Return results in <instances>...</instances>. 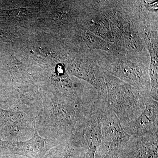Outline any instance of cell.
Segmentation results:
<instances>
[{
    "label": "cell",
    "mask_w": 158,
    "mask_h": 158,
    "mask_svg": "<svg viewBox=\"0 0 158 158\" xmlns=\"http://www.w3.org/2000/svg\"><path fill=\"white\" fill-rule=\"evenodd\" d=\"M62 143L58 140L41 137L37 132L35 125L34 135L28 140H0V156L12 155L27 158H42L51 148Z\"/></svg>",
    "instance_id": "7"
},
{
    "label": "cell",
    "mask_w": 158,
    "mask_h": 158,
    "mask_svg": "<svg viewBox=\"0 0 158 158\" xmlns=\"http://www.w3.org/2000/svg\"><path fill=\"white\" fill-rule=\"evenodd\" d=\"M106 102L98 97L76 126L69 141L82 148L90 158H94L102 141L103 116Z\"/></svg>",
    "instance_id": "4"
},
{
    "label": "cell",
    "mask_w": 158,
    "mask_h": 158,
    "mask_svg": "<svg viewBox=\"0 0 158 158\" xmlns=\"http://www.w3.org/2000/svg\"><path fill=\"white\" fill-rule=\"evenodd\" d=\"M81 158H90L89 156H88V154L86 153V152H85L84 154L83 155V156H82L81 157Z\"/></svg>",
    "instance_id": "14"
},
{
    "label": "cell",
    "mask_w": 158,
    "mask_h": 158,
    "mask_svg": "<svg viewBox=\"0 0 158 158\" xmlns=\"http://www.w3.org/2000/svg\"><path fill=\"white\" fill-rule=\"evenodd\" d=\"M102 136L101 144L97 152L102 156H118L131 138L124 131L120 119L107 104L103 116Z\"/></svg>",
    "instance_id": "6"
},
{
    "label": "cell",
    "mask_w": 158,
    "mask_h": 158,
    "mask_svg": "<svg viewBox=\"0 0 158 158\" xmlns=\"http://www.w3.org/2000/svg\"><path fill=\"white\" fill-rule=\"evenodd\" d=\"M104 157L106 158H119L117 156L114 155H107L104 156Z\"/></svg>",
    "instance_id": "12"
},
{
    "label": "cell",
    "mask_w": 158,
    "mask_h": 158,
    "mask_svg": "<svg viewBox=\"0 0 158 158\" xmlns=\"http://www.w3.org/2000/svg\"><path fill=\"white\" fill-rule=\"evenodd\" d=\"M37 115L27 107L18 106L10 110L0 107V131L8 141H20L33 135Z\"/></svg>",
    "instance_id": "5"
},
{
    "label": "cell",
    "mask_w": 158,
    "mask_h": 158,
    "mask_svg": "<svg viewBox=\"0 0 158 158\" xmlns=\"http://www.w3.org/2000/svg\"><path fill=\"white\" fill-rule=\"evenodd\" d=\"M6 158H27L25 157L22 156L17 155L9 156V157H7Z\"/></svg>",
    "instance_id": "11"
},
{
    "label": "cell",
    "mask_w": 158,
    "mask_h": 158,
    "mask_svg": "<svg viewBox=\"0 0 158 158\" xmlns=\"http://www.w3.org/2000/svg\"><path fill=\"white\" fill-rule=\"evenodd\" d=\"M122 125L126 132L133 137L158 132V101L148 94L142 113L132 121Z\"/></svg>",
    "instance_id": "8"
},
{
    "label": "cell",
    "mask_w": 158,
    "mask_h": 158,
    "mask_svg": "<svg viewBox=\"0 0 158 158\" xmlns=\"http://www.w3.org/2000/svg\"><path fill=\"white\" fill-rule=\"evenodd\" d=\"M104 76L108 107L120 119L122 124L135 119L145 108V99L150 91H139L107 74L104 73Z\"/></svg>",
    "instance_id": "2"
},
{
    "label": "cell",
    "mask_w": 158,
    "mask_h": 158,
    "mask_svg": "<svg viewBox=\"0 0 158 158\" xmlns=\"http://www.w3.org/2000/svg\"><path fill=\"white\" fill-rule=\"evenodd\" d=\"M54 97L44 101L42 109L36 117V128L40 136L64 142L73 135L76 126L94 100Z\"/></svg>",
    "instance_id": "1"
},
{
    "label": "cell",
    "mask_w": 158,
    "mask_h": 158,
    "mask_svg": "<svg viewBox=\"0 0 158 158\" xmlns=\"http://www.w3.org/2000/svg\"><path fill=\"white\" fill-rule=\"evenodd\" d=\"M133 56L113 54L97 62L104 73L115 77L141 91H150V79L147 67Z\"/></svg>",
    "instance_id": "3"
},
{
    "label": "cell",
    "mask_w": 158,
    "mask_h": 158,
    "mask_svg": "<svg viewBox=\"0 0 158 158\" xmlns=\"http://www.w3.org/2000/svg\"><path fill=\"white\" fill-rule=\"evenodd\" d=\"M85 152L68 140L52 148L42 158H81Z\"/></svg>",
    "instance_id": "10"
},
{
    "label": "cell",
    "mask_w": 158,
    "mask_h": 158,
    "mask_svg": "<svg viewBox=\"0 0 158 158\" xmlns=\"http://www.w3.org/2000/svg\"><path fill=\"white\" fill-rule=\"evenodd\" d=\"M94 158H106L104 157L103 156H102L99 153H98L97 152H96L95 153V156H94Z\"/></svg>",
    "instance_id": "13"
},
{
    "label": "cell",
    "mask_w": 158,
    "mask_h": 158,
    "mask_svg": "<svg viewBox=\"0 0 158 158\" xmlns=\"http://www.w3.org/2000/svg\"><path fill=\"white\" fill-rule=\"evenodd\" d=\"M158 132L131 136L117 156L119 158H158Z\"/></svg>",
    "instance_id": "9"
}]
</instances>
